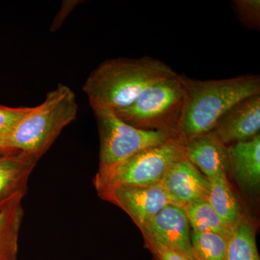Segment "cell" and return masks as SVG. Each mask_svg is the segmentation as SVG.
Wrapping results in <instances>:
<instances>
[{
    "label": "cell",
    "mask_w": 260,
    "mask_h": 260,
    "mask_svg": "<svg viewBox=\"0 0 260 260\" xmlns=\"http://www.w3.org/2000/svg\"><path fill=\"white\" fill-rule=\"evenodd\" d=\"M191 249L194 258L199 260H225L228 239L214 233L191 231Z\"/></svg>",
    "instance_id": "cell-18"
},
{
    "label": "cell",
    "mask_w": 260,
    "mask_h": 260,
    "mask_svg": "<svg viewBox=\"0 0 260 260\" xmlns=\"http://www.w3.org/2000/svg\"><path fill=\"white\" fill-rule=\"evenodd\" d=\"M184 155L208 179L229 172L228 146L213 130L184 142Z\"/></svg>",
    "instance_id": "cell-12"
},
{
    "label": "cell",
    "mask_w": 260,
    "mask_h": 260,
    "mask_svg": "<svg viewBox=\"0 0 260 260\" xmlns=\"http://www.w3.org/2000/svg\"><path fill=\"white\" fill-rule=\"evenodd\" d=\"M229 172L245 191H257L260 184V135L228 146Z\"/></svg>",
    "instance_id": "cell-13"
},
{
    "label": "cell",
    "mask_w": 260,
    "mask_h": 260,
    "mask_svg": "<svg viewBox=\"0 0 260 260\" xmlns=\"http://www.w3.org/2000/svg\"><path fill=\"white\" fill-rule=\"evenodd\" d=\"M96 118L100 151L98 172H104L145 149L165 143L172 134L135 127L107 108H93Z\"/></svg>",
    "instance_id": "cell-6"
},
{
    "label": "cell",
    "mask_w": 260,
    "mask_h": 260,
    "mask_svg": "<svg viewBox=\"0 0 260 260\" xmlns=\"http://www.w3.org/2000/svg\"><path fill=\"white\" fill-rule=\"evenodd\" d=\"M23 216L21 203L0 213V260H17L19 232Z\"/></svg>",
    "instance_id": "cell-17"
},
{
    "label": "cell",
    "mask_w": 260,
    "mask_h": 260,
    "mask_svg": "<svg viewBox=\"0 0 260 260\" xmlns=\"http://www.w3.org/2000/svg\"><path fill=\"white\" fill-rule=\"evenodd\" d=\"M31 107H10L0 105V155L7 154L5 144L20 119Z\"/></svg>",
    "instance_id": "cell-19"
},
{
    "label": "cell",
    "mask_w": 260,
    "mask_h": 260,
    "mask_svg": "<svg viewBox=\"0 0 260 260\" xmlns=\"http://www.w3.org/2000/svg\"><path fill=\"white\" fill-rule=\"evenodd\" d=\"M78 1H65L59 10V13L56 15L52 25H51V31H56L57 29L60 28L61 24L63 23L65 19L68 15L71 13L72 10L75 6L79 4Z\"/></svg>",
    "instance_id": "cell-22"
},
{
    "label": "cell",
    "mask_w": 260,
    "mask_h": 260,
    "mask_svg": "<svg viewBox=\"0 0 260 260\" xmlns=\"http://www.w3.org/2000/svg\"><path fill=\"white\" fill-rule=\"evenodd\" d=\"M102 199L120 208L143 231L147 223L172 200L160 184L145 186H121L99 194Z\"/></svg>",
    "instance_id": "cell-7"
},
{
    "label": "cell",
    "mask_w": 260,
    "mask_h": 260,
    "mask_svg": "<svg viewBox=\"0 0 260 260\" xmlns=\"http://www.w3.org/2000/svg\"><path fill=\"white\" fill-rule=\"evenodd\" d=\"M78 105L73 90L59 83L45 100L20 119L5 144L7 154H28L38 159L44 155L61 131L76 119Z\"/></svg>",
    "instance_id": "cell-3"
},
{
    "label": "cell",
    "mask_w": 260,
    "mask_h": 260,
    "mask_svg": "<svg viewBox=\"0 0 260 260\" xmlns=\"http://www.w3.org/2000/svg\"><path fill=\"white\" fill-rule=\"evenodd\" d=\"M184 81L186 106L177 133L184 142L212 131L233 106L245 98L260 94L259 75L200 80L184 75Z\"/></svg>",
    "instance_id": "cell-2"
},
{
    "label": "cell",
    "mask_w": 260,
    "mask_h": 260,
    "mask_svg": "<svg viewBox=\"0 0 260 260\" xmlns=\"http://www.w3.org/2000/svg\"><path fill=\"white\" fill-rule=\"evenodd\" d=\"M227 177V174H223L208 179L210 189L207 200L224 222L234 229L244 215Z\"/></svg>",
    "instance_id": "cell-14"
},
{
    "label": "cell",
    "mask_w": 260,
    "mask_h": 260,
    "mask_svg": "<svg viewBox=\"0 0 260 260\" xmlns=\"http://www.w3.org/2000/svg\"><path fill=\"white\" fill-rule=\"evenodd\" d=\"M173 204L184 207L200 200H207L209 179L182 156L171 164L159 183Z\"/></svg>",
    "instance_id": "cell-9"
},
{
    "label": "cell",
    "mask_w": 260,
    "mask_h": 260,
    "mask_svg": "<svg viewBox=\"0 0 260 260\" xmlns=\"http://www.w3.org/2000/svg\"><path fill=\"white\" fill-rule=\"evenodd\" d=\"M233 9L239 21L250 29L260 28L259 0H234Z\"/></svg>",
    "instance_id": "cell-20"
},
{
    "label": "cell",
    "mask_w": 260,
    "mask_h": 260,
    "mask_svg": "<svg viewBox=\"0 0 260 260\" xmlns=\"http://www.w3.org/2000/svg\"><path fill=\"white\" fill-rule=\"evenodd\" d=\"M213 131L226 146L259 135L260 94L245 98L233 106L220 117Z\"/></svg>",
    "instance_id": "cell-10"
},
{
    "label": "cell",
    "mask_w": 260,
    "mask_h": 260,
    "mask_svg": "<svg viewBox=\"0 0 260 260\" xmlns=\"http://www.w3.org/2000/svg\"><path fill=\"white\" fill-rule=\"evenodd\" d=\"M189 226L184 208L169 204L147 223L141 232L148 249L158 244L181 251L194 259Z\"/></svg>",
    "instance_id": "cell-8"
},
{
    "label": "cell",
    "mask_w": 260,
    "mask_h": 260,
    "mask_svg": "<svg viewBox=\"0 0 260 260\" xmlns=\"http://www.w3.org/2000/svg\"><path fill=\"white\" fill-rule=\"evenodd\" d=\"M186 101L184 75L177 73L147 87L133 104L114 112L135 127L177 135Z\"/></svg>",
    "instance_id": "cell-4"
},
{
    "label": "cell",
    "mask_w": 260,
    "mask_h": 260,
    "mask_svg": "<svg viewBox=\"0 0 260 260\" xmlns=\"http://www.w3.org/2000/svg\"><path fill=\"white\" fill-rule=\"evenodd\" d=\"M193 260H199V259H195V258H194V259Z\"/></svg>",
    "instance_id": "cell-23"
},
{
    "label": "cell",
    "mask_w": 260,
    "mask_h": 260,
    "mask_svg": "<svg viewBox=\"0 0 260 260\" xmlns=\"http://www.w3.org/2000/svg\"><path fill=\"white\" fill-rule=\"evenodd\" d=\"M184 156V141L177 135L162 144L150 147L116 164L97 172L93 184L98 194L121 186L158 184L176 160Z\"/></svg>",
    "instance_id": "cell-5"
},
{
    "label": "cell",
    "mask_w": 260,
    "mask_h": 260,
    "mask_svg": "<svg viewBox=\"0 0 260 260\" xmlns=\"http://www.w3.org/2000/svg\"><path fill=\"white\" fill-rule=\"evenodd\" d=\"M225 260H260L255 227L244 215L228 239Z\"/></svg>",
    "instance_id": "cell-16"
},
{
    "label": "cell",
    "mask_w": 260,
    "mask_h": 260,
    "mask_svg": "<svg viewBox=\"0 0 260 260\" xmlns=\"http://www.w3.org/2000/svg\"><path fill=\"white\" fill-rule=\"evenodd\" d=\"M192 231L214 233L225 239L232 235L233 228L229 226L212 208L207 200L193 202L183 207Z\"/></svg>",
    "instance_id": "cell-15"
},
{
    "label": "cell",
    "mask_w": 260,
    "mask_h": 260,
    "mask_svg": "<svg viewBox=\"0 0 260 260\" xmlns=\"http://www.w3.org/2000/svg\"><path fill=\"white\" fill-rule=\"evenodd\" d=\"M5 155H6V154H5ZM1 155H0V156H1Z\"/></svg>",
    "instance_id": "cell-24"
},
{
    "label": "cell",
    "mask_w": 260,
    "mask_h": 260,
    "mask_svg": "<svg viewBox=\"0 0 260 260\" xmlns=\"http://www.w3.org/2000/svg\"><path fill=\"white\" fill-rule=\"evenodd\" d=\"M39 159L17 152L0 156V213L21 203Z\"/></svg>",
    "instance_id": "cell-11"
},
{
    "label": "cell",
    "mask_w": 260,
    "mask_h": 260,
    "mask_svg": "<svg viewBox=\"0 0 260 260\" xmlns=\"http://www.w3.org/2000/svg\"><path fill=\"white\" fill-rule=\"evenodd\" d=\"M167 63L145 56L103 61L89 75L83 87L92 109L118 111L135 102L147 87L177 75Z\"/></svg>",
    "instance_id": "cell-1"
},
{
    "label": "cell",
    "mask_w": 260,
    "mask_h": 260,
    "mask_svg": "<svg viewBox=\"0 0 260 260\" xmlns=\"http://www.w3.org/2000/svg\"><path fill=\"white\" fill-rule=\"evenodd\" d=\"M155 260H193L184 253L167 246L153 245L149 248Z\"/></svg>",
    "instance_id": "cell-21"
}]
</instances>
